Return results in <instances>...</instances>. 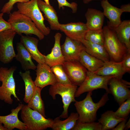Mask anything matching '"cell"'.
<instances>
[{
	"label": "cell",
	"instance_id": "6da1fadb",
	"mask_svg": "<svg viewBox=\"0 0 130 130\" xmlns=\"http://www.w3.org/2000/svg\"><path fill=\"white\" fill-rule=\"evenodd\" d=\"M108 94L105 93L97 103L93 102L91 97L92 93L90 92H88L83 100L76 101L74 105L79 115L77 122L80 123L94 122L97 119L98 110L109 100Z\"/></svg>",
	"mask_w": 130,
	"mask_h": 130
},
{
	"label": "cell",
	"instance_id": "7a4b0ae2",
	"mask_svg": "<svg viewBox=\"0 0 130 130\" xmlns=\"http://www.w3.org/2000/svg\"><path fill=\"white\" fill-rule=\"evenodd\" d=\"M7 21L10 24L11 28L16 34L21 35L24 33L26 35L34 34L39 40L43 39L45 35L38 29L29 17L18 11L9 14Z\"/></svg>",
	"mask_w": 130,
	"mask_h": 130
},
{
	"label": "cell",
	"instance_id": "3957f363",
	"mask_svg": "<svg viewBox=\"0 0 130 130\" xmlns=\"http://www.w3.org/2000/svg\"><path fill=\"white\" fill-rule=\"evenodd\" d=\"M103 29L104 37L103 46L109 55L110 60L121 61L124 54L129 51L119 39L113 29L107 25Z\"/></svg>",
	"mask_w": 130,
	"mask_h": 130
},
{
	"label": "cell",
	"instance_id": "277c9868",
	"mask_svg": "<svg viewBox=\"0 0 130 130\" xmlns=\"http://www.w3.org/2000/svg\"><path fill=\"white\" fill-rule=\"evenodd\" d=\"M21 117L26 127V130H43L51 128L53 120L44 117L38 112L23 104Z\"/></svg>",
	"mask_w": 130,
	"mask_h": 130
},
{
	"label": "cell",
	"instance_id": "5b68a950",
	"mask_svg": "<svg viewBox=\"0 0 130 130\" xmlns=\"http://www.w3.org/2000/svg\"><path fill=\"white\" fill-rule=\"evenodd\" d=\"M38 0L17 3V11L30 18L40 31L45 36H47L50 34V29L44 24L45 19L38 6Z\"/></svg>",
	"mask_w": 130,
	"mask_h": 130
},
{
	"label": "cell",
	"instance_id": "8992f818",
	"mask_svg": "<svg viewBox=\"0 0 130 130\" xmlns=\"http://www.w3.org/2000/svg\"><path fill=\"white\" fill-rule=\"evenodd\" d=\"M16 69V67L14 66L9 69L5 67L0 68V81L2 82L0 86V99L10 104L13 102L12 95L20 101L16 94L15 83L13 77Z\"/></svg>",
	"mask_w": 130,
	"mask_h": 130
},
{
	"label": "cell",
	"instance_id": "52a82bcc",
	"mask_svg": "<svg viewBox=\"0 0 130 130\" xmlns=\"http://www.w3.org/2000/svg\"><path fill=\"white\" fill-rule=\"evenodd\" d=\"M77 88V85L72 84H63L58 82L50 87L49 93L53 99H56L57 94L62 97L63 110L59 116L60 118H64L68 117V108L71 103L76 101L75 95Z\"/></svg>",
	"mask_w": 130,
	"mask_h": 130
},
{
	"label": "cell",
	"instance_id": "ba28073f",
	"mask_svg": "<svg viewBox=\"0 0 130 130\" xmlns=\"http://www.w3.org/2000/svg\"><path fill=\"white\" fill-rule=\"evenodd\" d=\"M112 76H103L97 75L94 72L87 71L85 79L77 88L75 97H78L86 92H92L93 90L99 89H105L106 92L110 93L108 83Z\"/></svg>",
	"mask_w": 130,
	"mask_h": 130
},
{
	"label": "cell",
	"instance_id": "9c48e42d",
	"mask_svg": "<svg viewBox=\"0 0 130 130\" xmlns=\"http://www.w3.org/2000/svg\"><path fill=\"white\" fill-rule=\"evenodd\" d=\"M16 34L12 28L0 34V61L4 64L11 62L15 57L13 41Z\"/></svg>",
	"mask_w": 130,
	"mask_h": 130
},
{
	"label": "cell",
	"instance_id": "30bf717a",
	"mask_svg": "<svg viewBox=\"0 0 130 130\" xmlns=\"http://www.w3.org/2000/svg\"><path fill=\"white\" fill-rule=\"evenodd\" d=\"M62 65L72 83L79 86L85 78L87 69L77 60L65 61Z\"/></svg>",
	"mask_w": 130,
	"mask_h": 130
},
{
	"label": "cell",
	"instance_id": "8fae6325",
	"mask_svg": "<svg viewBox=\"0 0 130 130\" xmlns=\"http://www.w3.org/2000/svg\"><path fill=\"white\" fill-rule=\"evenodd\" d=\"M108 85L110 93L113 96L115 101L120 106L128 98H130V83L122 79L114 77L109 80Z\"/></svg>",
	"mask_w": 130,
	"mask_h": 130
},
{
	"label": "cell",
	"instance_id": "7c38bea8",
	"mask_svg": "<svg viewBox=\"0 0 130 130\" xmlns=\"http://www.w3.org/2000/svg\"><path fill=\"white\" fill-rule=\"evenodd\" d=\"M36 69L37 76L34 81L36 86L42 89L47 86L52 85L57 82L51 67L47 64L38 63Z\"/></svg>",
	"mask_w": 130,
	"mask_h": 130
},
{
	"label": "cell",
	"instance_id": "4fadbf2b",
	"mask_svg": "<svg viewBox=\"0 0 130 130\" xmlns=\"http://www.w3.org/2000/svg\"><path fill=\"white\" fill-rule=\"evenodd\" d=\"M61 48L65 61H78L80 54L84 50V47L81 41L66 36Z\"/></svg>",
	"mask_w": 130,
	"mask_h": 130
},
{
	"label": "cell",
	"instance_id": "5bb4252c",
	"mask_svg": "<svg viewBox=\"0 0 130 130\" xmlns=\"http://www.w3.org/2000/svg\"><path fill=\"white\" fill-rule=\"evenodd\" d=\"M59 29L67 36L81 42L84 39L85 34L88 30L85 24L80 22L60 24Z\"/></svg>",
	"mask_w": 130,
	"mask_h": 130
},
{
	"label": "cell",
	"instance_id": "9a60e30c",
	"mask_svg": "<svg viewBox=\"0 0 130 130\" xmlns=\"http://www.w3.org/2000/svg\"><path fill=\"white\" fill-rule=\"evenodd\" d=\"M101 5L103 9V14L109 20L107 26L114 29L118 26L121 23V16L124 12L123 9L119 8L110 4L108 0H102Z\"/></svg>",
	"mask_w": 130,
	"mask_h": 130
},
{
	"label": "cell",
	"instance_id": "2e32d148",
	"mask_svg": "<svg viewBox=\"0 0 130 130\" xmlns=\"http://www.w3.org/2000/svg\"><path fill=\"white\" fill-rule=\"evenodd\" d=\"M23 104H19L15 108L11 110V113L5 116H0V123L7 130H12L17 128L20 130H26V127L25 124L20 121L18 117V113L22 109Z\"/></svg>",
	"mask_w": 130,
	"mask_h": 130
},
{
	"label": "cell",
	"instance_id": "e0dca14e",
	"mask_svg": "<svg viewBox=\"0 0 130 130\" xmlns=\"http://www.w3.org/2000/svg\"><path fill=\"white\" fill-rule=\"evenodd\" d=\"M61 36L60 33H56L54 36V44L51 52L45 56V63L51 67L57 65H62L65 61L60 44Z\"/></svg>",
	"mask_w": 130,
	"mask_h": 130
},
{
	"label": "cell",
	"instance_id": "ac0fdd59",
	"mask_svg": "<svg viewBox=\"0 0 130 130\" xmlns=\"http://www.w3.org/2000/svg\"><path fill=\"white\" fill-rule=\"evenodd\" d=\"M20 42L31 55L32 59L38 64L45 63V55L42 54L38 48L39 40L28 35H20Z\"/></svg>",
	"mask_w": 130,
	"mask_h": 130
},
{
	"label": "cell",
	"instance_id": "d6986e66",
	"mask_svg": "<svg viewBox=\"0 0 130 130\" xmlns=\"http://www.w3.org/2000/svg\"><path fill=\"white\" fill-rule=\"evenodd\" d=\"M94 72L98 75L112 76L120 79H122L123 76L125 73L123 70L121 61L110 60L104 62L103 66Z\"/></svg>",
	"mask_w": 130,
	"mask_h": 130
},
{
	"label": "cell",
	"instance_id": "ffe728a7",
	"mask_svg": "<svg viewBox=\"0 0 130 130\" xmlns=\"http://www.w3.org/2000/svg\"><path fill=\"white\" fill-rule=\"evenodd\" d=\"M86 20L85 24L88 30L102 29L104 16L103 12L96 9L88 8L85 14Z\"/></svg>",
	"mask_w": 130,
	"mask_h": 130
},
{
	"label": "cell",
	"instance_id": "44dd1931",
	"mask_svg": "<svg viewBox=\"0 0 130 130\" xmlns=\"http://www.w3.org/2000/svg\"><path fill=\"white\" fill-rule=\"evenodd\" d=\"M38 3L39 9L44 13V17L49 24L51 29L53 30H59L60 23L57 12L53 7L49 3L42 0H38Z\"/></svg>",
	"mask_w": 130,
	"mask_h": 130
},
{
	"label": "cell",
	"instance_id": "7402d4cb",
	"mask_svg": "<svg viewBox=\"0 0 130 130\" xmlns=\"http://www.w3.org/2000/svg\"><path fill=\"white\" fill-rule=\"evenodd\" d=\"M16 49L17 53L15 58L20 63L23 70L26 71L36 69V66L33 62L31 55L20 42L17 43Z\"/></svg>",
	"mask_w": 130,
	"mask_h": 130
},
{
	"label": "cell",
	"instance_id": "603a6c76",
	"mask_svg": "<svg viewBox=\"0 0 130 130\" xmlns=\"http://www.w3.org/2000/svg\"><path fill=\"white\" fill-rule=\"evenodd\" d=\"M81 42L84 47V50L90 54L104 62L110 60L109 55L103 46L91 43L84 39Z\"/></svg>",
	"mask_w": 130,
	"mask_h": 130
},
{
	"label": "cell",
	"instance_id": "cb8c5ba5",
	"mask_svg": "<svg viewBox=\"0 0 130 130\" xmlns=\"http://www.w3.org/2000/svg\"><path fill=\"white\" fill-rule=\"evenodd\" d=\"M78 61L88 71L95 72L103 65L104 62L90 54L84 50L80 53Z\"/></svg>",
	"mask_w": 130,
	"mask_h": 130
},
{
	"label": "cell",
	"instance_id": "d4e9b609",
	"mask_svg": "<svg viewBox=\"0 0 130 130\" xmlns=\"http://www.w3.org/2000/svg\"><path fill=\"white\" fill-rule=\"evenodd\" d=\"M117 116L112 110H108L103 113L98 122L102 126V130H112L124 120Z\"/></svg>",
	"mask_w": 130,
	"mask_h": 130
},
{
	"label": "cell",
	"instance_id": "484cf974",
	"mask_svg": "<svg viewBox=\"0 0 130 130\" xmlns=\"http://www.w3.org/2000/svg\"><path fill=\"white\" fill-rule=\"evenodd\" d=\"M60 117H57L53 120L51 128L53 130H71L75 125L79 118L77 113L72 112L66 119L62 121Z\"/></svg>",
	"mask_w": 130,
	"mask_h": 130
},
{
	"label": "cell",
	"instance_id": "4316f807",
	"mask_svg": "<svg viewBox=\"0 0 130 130\" xmlns=\"http://www.w3.org/2000/svg\"><path fill=\"white\" fill-rule=\"evenodd\" d=\"M113 29L120 41L125 46L128 51H130V20L122 21L118 26Z\"/></svg>",
	"mask_w": 130,
	"mask_h": 130
},
{
	"label": "cell",
	"instance_id": "83f0119b",
	"mask_svg": "<svg viewBox=\"0 0 130 130\" xmlns=\"http://www.w3.org/2000/svg\"><path fill=\"white\" fill-rule=\"evenodd\" d=\"M19 74L24 82L25 86V93L23 100L27 103L33 97L36 86L32 80L29 70L26 71L24 72H20Z\"/></svg>",
	"mask_w": 130,
	"mask_h": 130
},
{
	"label": "cell",
	"instance_id": "f1b7e54d",
	"mask_svg": "<svg viewBox=\"0 0 130 130\" xmlns=\"http://www.w3.org/2000/svg\"><path fill=\"white\" fill-rule=\"evenodd\" d=\"M42 89L36 86L34 94L31 100L27 103V106L36 111L46 117L45 113L44 102L41 99V92Z\"/></svg>",
	"mask_w": 130,
	"mask_h": 130
},
{
	"label": "cell",
	"instance_id": "f546056e",
	"mask_svg": "<svg viewBox=\"0 0 130 130\" xmlns=\"http://www.w3.org/2000/svg\"><path fill=\"white\" fill-rule=\"evenodd\" d=\"M84 39L91 43L104 46V37L103 28L99 30H88Z\"/></svg>",
	"mask_w": 130,
	"mask_h": 130
},
{
	"label": "cell",
	"instance_id": "4dcf8cb0",
	"mask_svg": "<svg viewBox=\"0 0 130 130\" xmlns=\"http://www.w3.org/2000/svg\"><path fill=\"white\" fill-rule=\"evenodd\" d=\"M57 82L63 84H72L65 72L62 65H58L51 67Z\"/></svg>",
	"mask_w": 130,
	"mask_h": 130
},
{
	"label": "cell",
	"instance_id": "1f68e13d",
	"mask_svg": "<svg viewBox=\"0 0 130 130\" xmlns=\"http://www.w3.org/2000/svg\"><path fill=\"white\" fill-rule=\"evenodd\" d=\"M72 130H102V126L99 122L80 123L77 122Z\"/></svg>",
	"mask_w": 130,
	"mask_h": 130
},
{
	"label": "cell",
	"instance_id": "d6a6232c",
	"mask_svg": "<svg viewBox=\"0 0 130 130\" xmlns=\"http://www.w3.org/2000/svg\"><path fill=\"white\" fill-rule=\"evenodd\" d=\"M117 110L114 112L117 117L124 119L129 117L130 112V98L121 104Z\"/></svg>",
	"mask_w": 130,
	"mask_h": 130
},
{
	"label": "cell",
	"instance_id": "836d02e7",
	"mask_svg": "<svg viewBox=\"0 0 130 130\" xmlns=\"http://www.w3.org/2000/svg\"><path fill=\"white\" fill-rule=\"evenodd\" d=\"M30 0H9L2 7L0 12L4 13L9 14L13 7V6L18 2L24 3L29 1Z\"/></svg>",
	"mask_w": 130,
	"mask_h": 130
},
{
	"label": "cell",
	"instance_id": "e575fe53",
	"mask_svg": "<svg viewBox=\"0 0 130 130\" xmlns=\"http://www.w3.org/2000/svg\"><path fill=\"white\" fill-rule=\"evenodd\" d=\"M123 70L125 73L130 72V51H128L124 56L121 61Z\"/></svg>",
	"mask_w": 130,
	"mask_h": 130
},
{
	"label": "cell",
	"instance_id": "d590c367",
	"mask_svg": "<svg viewBox=\"0 0 130 130\" xmlns=\"http://www.w3.org/2000/svg\"><path fill=\"white\" fill-rule=\"evenodd\" d=\"M58 3V8L60 9L64 6L70 7L72 10V12L76 13L77 11L78 5L76 3L73 2L70 3L68 2L67 0H57Z\"/></svg>",
	"mask_w": 130,
	"mask_h": 130
},
{
	"label": "cell",
	"instance_id": "8d00e7d4",
	"mask_svg": "<svg viewBox=\"0 0 130 130\" xmlns=\"http://www.w3.org/2000/svg\"><path fill=\"white\" fill-rule=\"evenodd\" d=\"M4 13H0V34L2 32L11 28V26L8 22L5 20L3 17Z\"/></svg>",
	"mask_w": 130,
	"mask_h": 130
},
{
	"label": "cell",
	"instance_id": "74e56055",
	"mask_svg": "<svg viewBox=\"0 0 130 130\" xmlns=\"http://www.w3.org/2000/svg\"><path fill=\"white\" fill-rule=\"evenodd\" d=\"M129 117L124 118V120L120 122L117 126L114 128L112 129V130H124L125 125L127 122Z\"/></svg>",
	"mask_w": 130,
	"mask_h": 130
},
{
	"label": "cell",
	"instance_id": "f35d334b",
	"mask_svg": "<svg viewBox=\"0 0 130 130\" xmlns=\"http://www.w3.org/2000/svg\"><path fill=\"white\" fill-rule=\"evenodd\" d=\"M121 7L124 10V12H130V4L122 5Z\"/></svg>",
	"mask_w": 130,
	"mask_h": 130
},
{
	"label": "cell",
	"instance_id": "ab89813d",
	"mask_svg": "<svg viewBox=\"0 0 130 130\" xmlns=\"http://www.w3.org/2000/svg\"><path fill=\"white\" fill-rule=\"evenodd\" d=\"M130 127V118L126 123L124 130H127L129 129Z\"/></svg>",
	"mask_w": 130,
	"mask_h": 130
},
{
	"label": "cell",
	"instance_id": "60d3db41",
	"mask_svg": "<svg viewBox=\"0 0 130 130\" xmlns=\"http://www.w3.org/2000/svg\"><path fill=\"white\" fill-rule=\"evenodd\" d=\"M0 130H7L1 123H0Z\"/></svg>",
	"mask_w": 130,
	"mask_h": 130
},
{
	"label": "cell",
	"instance_id": "b9f144b4",
	"mask_svg": "<svg viewBox=\"0 0 130 130\" xmlns=\"http://www.w3.org/2000/svg\"><path fill=\"white\" fill-rule=\"evenodd\" d=\"M94 0H83V2L85 4H87L89 3L91 1Z\"/></svg>",
	"mask_w": 130,
	"mask_h": 130
}]
</instances>
